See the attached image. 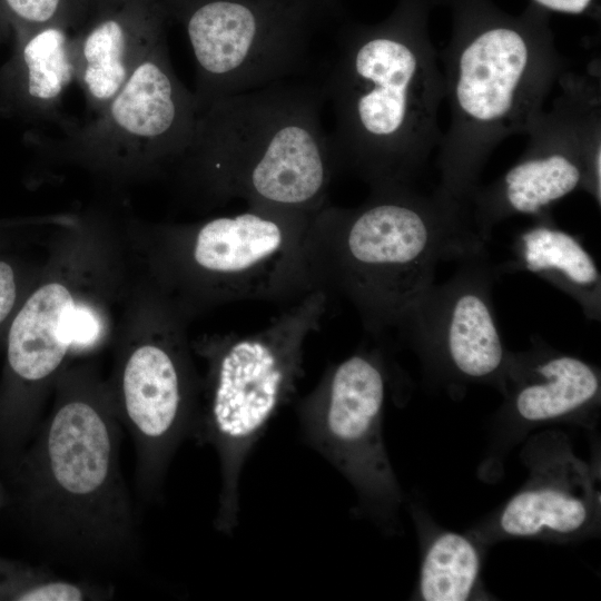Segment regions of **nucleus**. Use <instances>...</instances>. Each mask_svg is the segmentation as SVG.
<instances>
[{
    "mask_svg": "<svg viewBox=\"0 0 601 601\" xmlns=\"http://www.w3.org/2000/svg\"><path fill=\"white\" fill-rule=\"evenodd\" d=\"M484 248L465 206L412 186L370 190L355 207L327 203L306 239L315 288L347 299L376 338L397 329L441 260Z\"/></svg>",
    "mask_w": 601,
    "mask_h": 601,
    "instance_id": "f257e3e1",
    "label": "nucleus"
},
{
    "mask_svg": "<svg viewBox=\"0 0 601 601\" xmlns=\"http://www.w3.org/2000/svg\"><path fill=\"white\" fill-rule=\"evenodd\" d=\"M71 390L6 472L20 513L50 551L77 564L120 566L138 551L120 421L106 398Z\"/></svg>",
    "mask_w": 601,
    "mask_h": 601,
    "instance_id": "f03ea898",
    "label": "nucleus"
},
{
    "mask_svg": "<svg viewBox=\"0 0 601 601\" xmlns=\"http://www.w3.org/2000/svg\"><path fill=\"white\" fill-rule=\"evenodd\" d=\"M323 87L338 169L370 190L412 186L442 138L444 79L425 30L398 17L341 39Z\"/></svg>",
    "mask_w": 601,
    "mask_h": 601,
    "instance_id": "7ed1b4c3",
    "label": "nucleus"
},
{
    "mask_svg": "<svg viewBox=\"0 0 601 601\" xmlns=\"http://www.w3.org/2000/svg\"><path fill=\"white\" fill-rule=\"evenodd\" d=\"M324 101L322 86L290 79L215 100L180 160L218 201L313 217L339 171Z\"/></svg>",
    "mask_w": 601,
    "mask_h": 601,
    "instance_id": "20e7f679",
    "label": "nucleus"
},
{
    "mask_svg": "<svg viewBox=\"0 0 601 601\" xmlns=\"http://www.w3.org/2000/svg\"><path fill=\"white\" fill-rule=\"evenodd\" d=\"M441 58L450 124L435 191L467 207L494 149L528 134L566 60L544 28L500 20L462 24Z\"/></svg>",
    "mask_w": 601,
    "mask_h": 601,
    "instance_id": "39448f33",
    "label": "nucleus"
},
{
    "mask_svg": "<svg viewBox=\"0 0 601 601\" xmlns=\"http://www.w3.org/2000/svg\"><path fill=\"white\" fill-rule=\"evenodd\" d=\"M328 294L316 289L287 306L260 331L215 336L199 345L208 371L191 433L211 446L220 490L214 526L231 534L239 519L243 466L276 412L304 374V348L319 329Z\"/></svg>",
    "mask_w": 601,
    "mask_h": 601,
    "instance_id": "423d86ee",
    "label": "nucleus"
},
{
    "mask_svg": "<svg viewBox=\"0 0 601 601\" xmlns=\"http://www.w3.org/2000/svg\"><path fill=\"white\" fill-rule=\"evenodd\" d=\"M599 59L583 73L564 71L549 111L529 129L518 160L467 201L472 227L486 243L493 227L518 215L534 217L577 189L601 204V81Z\"/></svg>",
    "mask_w": 601,
    "mask_h": 601,
    "instance_id": "0eeeda50",
    "label": "nucleus"
},
{
    "mask_svg": "<svg viewBox=\"0 0 601 601\" xmlns=\"http://www.w3.org/2000/svg\"><path fill=\"white\" fill-rule=\"evenodd\" d=\"M195 63L198 110L215 100L288 80L309 53L307 0H167Z\"/></svg>",
    "mask_w": 601,
    "mask_h": 601,
    "instance_id": "6e6552de",
    "label": "nucleus"
},
{
    "mask_svg": "<svg viewBox=\"0 0 601 601\" xmlns=\"http://www.w3.org/2000/svg\"><path fill=\"white\" fill-rule=\"evenodd\" d=\"M311 219L249 206L210 218L179 235L181 276L208 302L288 306L316 290L306 253Z\"/></svg>",
    "mask_w": 601,
    "mask_h": 601,
    "instance_id": "1a4fd4ad",
    "label": "nucleus"
},
{
    "mask_svg": "<svg viewBox=\"0 0 601 601\" xmlns=\"http://www.w3.org/2000/svg\"><path fill=\"white\" fill-rule=\"evenodd\" d=\"M387 370L378 347H359L331 365L296 403L305 441L357 492L370 513L388 520L401 490L383 439Z\"/></svg>",
    "mask_w": 601,
    "mask_h": 601,
    "instance_id": "9d476101",
    "label": "nucleus"
},
{
    "mask_svg": "<svg viewBox=\"0 0 601 601\" xmlns=\"http://www.w3.org/2000/svg\"><path fill=\"white\" fill-rule=\"evenodd\" d=\"M197 117L195 95L175 73L164 38L108 104L66 140L76 154L92 161L158 165L181 159Z\"/></svg>",
    "mask_w": 601,
    "mask_h": 601,
    "instance_id": "9b49d317",
    "label": "nucleus"
},
{
    "mask_svg": "<svg viewBox=\"0 0 601 601\" xmlns=\"http://www.w3.org/2000/svg\"><path fill=\"white\" fill-rule=\"evenodd\" d=\"M500 275L485 248L460 258L447 280L421 294L396 332L447 378L502 382L509 352L492 297Z\"/></svg>",
    "mask_w": 601,
    "mask_h": 601,
    "instance_id": "f8f14e48",
    "label": "nucleus"
},
{
    "mask_svg": "<svg viewBox=\"0 0 601 601\" xmlns=\"http://www.w3.org/2000/svg\"><path fill=\"white\" fill-rule=\"evenodd\" d=\"M198 385L183 344L174 337L144 342L124 358L115 404L136 450L140 492L154 497L180 444L191 437Z\"/></svg>",
    "mask_w": 601,
    "mask_h": 601,
    "instance_id": "ddd939ff",
    "label": "nucleus"
},
{
    "mask_svg": "<svg viewBox=\"0 0 601 601\" xmlns=\"http://www.w3.org/2000/svg\"><path fill=\"white\" fill-rule=\"evenodd\" d=\"M164 13L158 0H128L101 10L73 36L77 82L90 112L98 114L165 38Z\"/></svg>",
    "mask_w": 601,
    "mask_h": 601,
    "instance_id": "4468645a",
    "label": "nucleus"
},
{
    "mask_svg": "<svg viewBox=\"0 0 601 601\" xmlns=\"http://www.w3.org/2000/svg\"><path fill=\"white\" fill-rule=\"evenodd\" d=\"M532 342L525 353H509L502 376L512 384V406L522 420L552 421L597 404L600 374L593 365L554 351L538 336Z\"/></svg>",
    "mask_w": 601,
    "mask_h": 601,
    "instance_id": "2eb2a0df",
    "label": "nucleus"
},
{
    "mask_svg": "<svg viewBox=\"0 0 601 601\" xmlns=\"http://www.w3.org/2000/svg\"><path fill=\"white\" fill-rule=\"evenodd\" d=\"M75 81V43L68 28L50 26L14 33L12 53L0 67V112L49 118Z\"/></svg>",
    "mask_w": 601,
    "mask_h": 601,
    "instance_id": "dca6fc26",
    "label": "nucleus"
},
{
    "mask_svg": "<svg viewBox=\"0 0 601 601\" xmlns=\"http://www.w3.org/2000/svg\"><path fill=\"white\" fill-rule=\"evenodd\" d=\"M512 258L497 265L501 274L528 272L553 285L581 308L587 319L601 321V274L581 239L560 228L552 213L534 217L518 233Z\"/></svg>",
    "mask_w": 601,
    "mask_h": 601,
    "instance_id": "f3484780",
    "label": "nucleus"
},
{
    "mask_svg": "<svg viewBox=\"0 0 601 601\" xmlns=\"http://www.w3.org/2000/svg\"><path fill=\"white\" fill-rule=\"evenodd\" d=\"M593 513L590 490H575L561 474L544 472L508 502L499 524L511 536L570 535L583 531Z\"/></svg>",
    "mask_w": 601,
    "mask_h": 601,
    "instance_id": "a211bd4d",
    "label": "nucleus"
},
{
    "mask_svg": "<svg viewBox=\"0 0 601 601\" xmlns=\"http://www.w3.org/2000/svg\"><path fill=\"white\" fill-rule=\"evenodd\" d=\"M480 571L475 546L465 536L446 532L430 545L421 568L420 591L426 601H463Z\"/></svg>",
    "mask_w": 601,
    "mask_h": 601,
    "instance_id": "6ab92c4d",
    "label": "nucleus"
},
{
    "mask_svg": "<svg viewBox=\"0 0 601 601\" xmlns=\"http://www.w3.org/2000/svg\"><path fill=\"white\" fill-rule=\"evenodd\" d=\"M112 589L75 581L41 566L0 556V601H82L110 598Z\"/></svg>",
    "mask_w": 601,
    "mask_h": 601,
    "instance_id": "aec40b11",
    "label": "nucleus"
},
{
    "mask_svg": "<svg viewBox=\"0 0 601 601\" xmlns=\"http://www.w3.org/2000/svg\"><path fill=\"white\" fill-rule=\"evenodd\" d=\"M82 7L83 0H0V10L14 33L50 26L69 29Z\"/></svg>",
    "mask_w": 601,
    "mask_h": 601,
    "instance_id": "412c9836",
    "label": "nucleus"
},
{
    "mask_svg": "<svg viewBox=\"0 0 601 601\" xmlns=\"http://www.w3.org/2000/svg\"><path fill=\"white\" fill-rule=\"evenodd\" d=\"M63 329L71 345L86 346L98 338L100 324L90 309L73 304L66 315Z\"/></svg>",
    "mask_w": 601,
    "mask_h": 601,
    "instance_id": "4be33fe9",
    "label": "nucleus"
},
{
    "mask_svg": "<svg viewBox=\"0 0 601 601\" xmlns=\"http://www.w3.org/2000/svg\"><path fill=\"white\" fill-rule=\"evenodd\" d=\"M19 298V277L14 266L0 258V328L16 313Z\"/></svg>",
    "mask_w": 601,
    "mask_h": 601,
    "instance_id": "5701e85b",
    "label": "nucleus"
},
{
    "mask_svg": "<svg viewBox=\"0 0 601 601\" xmlns=\"http://www.w3.org/2000/svg\"><path fill=\"white\" fill-rule=\"evenodd\" d=\"M539 4L559 12L582 13L592 0H534Z\"/></svg>",
    "mask_w": 601,
    "mask_h": 601,
    "instance_id": "b1692460",
    "label": "nucleus"
},
{
    "mask_svg": "<svg viewBox=\"0 0 601 601\" xmlns=\"http://www.w3.org/2000/svg\"><path fill=\"white\" fill-rule=\"evenodd\" d=\"M10 27L0 10V43L6 39Z\"/></svg>",
    "mask_w": 601,
    "mask_h": 601,
    "instance_id": "393cba45",
    "label": "nucleus"
},
{
    "mask_svg": "<svg viewBox=\"0 0 601 601\" xmlns=\"http://www.w3.org/2000/svg\"><path fill=\"white\" fill-rule=\"evenodd\" d=\"M125 1H128V0H98V2L101 6V10L116 7Z\"/></svg>",
    "mask_w": 601,
    "mask_h": 601,
    "instance_id": "a878e982",
    "label": "nucleus"
},
{
    "mask_svg": "<svg viewBox=\"0 0 601 601\" xmlns=\"http://www.w3.org/2000/svg\"><path fill=\"white\" fill-rule=\"evenodd\" d=\"M8 501V491L6 490L3 483L0 481V509L7 503Z\"/></svg>",
    "mask_w": 601,
    "mask_h": 601,
    "instance_id": "bb28decb",
    "label": "nucleus"
},
{
    "mask_svg": "<svg viewBox=\"0 0 601 601\" xmlns=\"http://www.w3.org/2000/svg\"><path fill=\"white\" fill-rule=\"evenodd\" d=\"M307 1L311 2L313 6L322 4L321 0H307Z\"/></svg>",
    "mask_w": 601,
    "mask_h": 601,
    "instance_id": "cd10ccee",
    "label": "nucleus"
}]
</instances>
